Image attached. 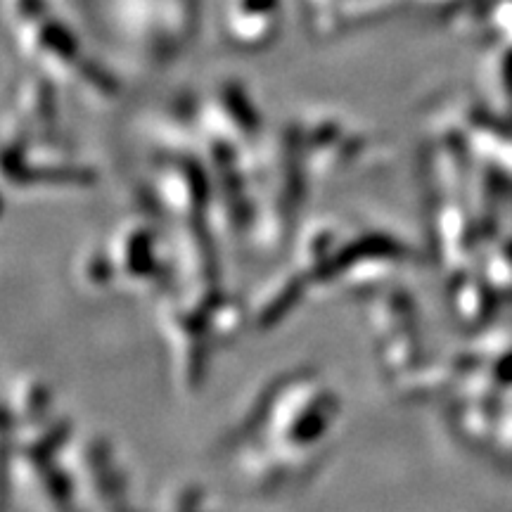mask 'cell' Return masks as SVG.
Returning <instances> with one entry per match:
<instances>
[{
    "instance_id": "obj_1",
    "label": "cell",
    "mask_w": 512,
    "mask_h": 512,
    "mask_svg": "<svg viewBox=\"0 0 512 512\" xmlns=\"http://www.w3.org/2000/svg\"><path fill=\"white\" fill-rule=\"evenodd\" d=\"M278 24V0H233L226 27L242 46L264 43Z\"/></svg>"
}]
</instances>
